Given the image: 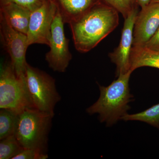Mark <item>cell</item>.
<instances>
[{
    "instance_id": "obj_15",
    "label": "cell",
    "mask_w": 159,
    "mask_h": 159,
    "mask_svg": "<svg viewBox=\"0 0 159 159\" xmlns=\"http://www.w3.org/2000/svg\"><path fill=\"white\" fill-rule=\"evenodd\" d=\"M18 115L8 110L0 111V140L15 135Z\"/></svg>"
},
{
    "instance_id": "obj_9",
    "label": "cell",
    "mask_w": 159,
    "mask_h": 159,
    "mask_svg": "<svg viewBox=\"0 0 159 159\" xmlns=\"http://www.w3.org/2000/svg\"><path fill=\"white\" fill-rule=\"evenodd\" d=\"M138 13L135 6L131 9L125 19L119 45L109 54L111 61L116 66V77L131 70L130 55L133 45L134 28Z\"/></svg>"
},
{
    "instance_id": "obj_11",
    "label": "cell",
    "mask_w": 159,
    "mask_h": 159,
    "mask_svg": "<svg viewBox=\"0 0 159 159\" xmlns=\"http://www.w3.org/2000/svg\"><path fill=\"white\" fill-rule=\"evenodd\" d=\"M31 11L12 3L4 4L1 14L13 29L27 34Z\"/></svg>"
},
{
    "instance_id": "obj_10",
    "label": "cell",
    "mask_w": 159,
    "mask_h": 159,
    "mask_svg": "<svg viewBox=\"0 0 159 159\" xmlns=\"http://www.w3.org/2000/svg\"><path fill=\"white\" fill-rule=\"evenodd\" d=\"M159 27V3H151L137 15L133 31V47H143Z\"/></svg>"
},
{
    "instance_id": "obj_23",
    "label": "cell",
    "mask_w": 159,
    "mask_h": 159,
    "mask_svg": "<svg viewBox=\"0 0 159 159\" xmlns=\"http://www.w3.org/2000/svg\"><path fill=\"white\" fill-rule=\"evenodd\" d=\"M151 3H159V0H152Z\"/></svg>"
},
{
    "instance_id": "obj_21",
    "label": "cell",
    "mask_w": 159,
    "mask_h": 159,
    "mask_svg": "<svg viewBox=\"0 0 159 159\" xmlns=\"http://www.w3.org/2000/svg\"><path fill=\"white\" fill-rule=\"evenodd\" d=\"M135 1L142 9L150 4L152 0H135Z\"/></svg>"
},
{
    "instance_id": "obj_20",
    "label": "cell",
    "mask_w": 159,
    "mask_h": 159,
    "mask_svg": "<svg viewBox=\"0 0 159 159\" xmlns=\"http://www.w3.org/2000/svg\"><path fill=\"white\" fill-rule=\"evenodd\" d=\"M144 47L155 51H159V27L153 37L146 43Z\"/></svg>"
},
{
    "instance_id": "obj_7",
    "label": "cell",
    "mask_w": 159,
    "mask_h": 159,
    "mask_svg": "<svg viewBox=\"0 0 159 159\" xmlns=\"http://www.w3.org/2000/svg\"><path fill=\"white\" fill-rule=\"evenodd\" d=\"M0 34L3 45L8 52L11 65L19 77H25L28 63L26 54L29 47L26 34L13 29L0 15Z\"/></svg>"
},
{
    "instance_id": "obj_1",
    "label": "cell",
    "mask_w": 159,
    "mask_h": 159,
    "mask_svg": "<svg viewBox=\"0 0 159 159\" xmlns=\"http://www.w3.org/2000/svg\"><path fill=\"white\" fill-rule=\"evenodd\" d=\"M119 12L107 5H94L70 24L75 48L87 53L117 28Z\"/></svg>"
},
{
    "instance_id": "obj_4",
    "label": "cell",
    "mask_w": 159,
    "mask_h": 159,
    "mask_svg": "<svg viewBox=\"0 0 159 159\" xmlns=\"http://www.w3.org/2000/svg\"><path fill=\"white\" fill-rule=\"evenodd\" d=\"M0 108L18 115L35 108L30 97L25 77H19L10 62H2L0 68Z\"/></svg>"
},
{
    "instance_id": "obj_13",
    "label": "cell",
    "mask_w": 159,
    "mask_h": 159,
    "mask_svg": "<svg viewBox=\"0 0 159 159\" xmlns=\"http://www.w3.org/2000/svg\"><path fill=\"white\" fill-rule=\"evenodd\" d=\"M64 22L69 23L86 12L95 5L94 0H59Z\"/></svg>"
},
{
    "instance_id": "obj_17",
    "label": "cell",
    "mask_w": 159,
    "mask_h": 159,
    "mask_svg": "<svg viewBox=\"0 0 159 159\" xmlns=\"http://www.w3.org/2000/svg\"><path fill=\"white\" fill-rule=\"evenodd\" d=\"M48 158L47 153L31 148H23L22 150L12 159H46Z\"/></svg>"
},
{
    "instance_id": "obj_3",
    "label": "cell",
    "mask_w": 159,
    "mask_h": 159,
    "mask_svg": "<svg viewBox=\"0 0 159 159\" xmlns=\"http://www.w3.org/2000/svg\"><path fill=\"white\" fill-rule=\"evenodd\" d=\"M53 117L35 108L28 109L19 114L15 136L21 146L47 153Z\"/></svg>"
},
{
    "instance_id": "obj_18",
    "label": "cell",
    "mask_w": 159,
    "mask_h": 159,
    "mask_svg": "<svg viewBox=\"0 0 159 159\" xmlns=\"http://www.w3.org/2000/svg\"><path fill=\"white\" fill-rule=\"evenodd\" d=\"M45 0H4V4L12 3L32 11L39 7Z\"/></svg>"
},
{
    "instance_id": "obj_5",
    "label": "cell",
    "mask_w": 159,
    "mask_h": 159,
    "mask_svg": "<svg viewBox=\"0 0 159 159\" xmlns=\"http://www.w3.org/2000/svg\"><path fill=\"white\" fill-rule=\"evenodd\" d=\"M25 80L27 88L35 109L54 116L55 105L61 99L55 80L48 74L28 64Z\"/></svg>"
},
{
    "instance_id": "obj_2",
    "label": "cell",
    "mask_w": 159,
    "mask_h": 159,
    "mask_svg": "<svg viewBox=\"0 0 159 159\" xmlns=\"http://www.w3.org/2000/svg\"><path fill=\"white\" fill-rule=\"evenodd\" d=\"M132 72L130 70L119 74L118 79L107 86L99 85V98L87 109V113L90 115L99 114L100 122H105L107 126L113 125L121 119L130 108L129 103L133 98L129 84Z\"/></svg>"
},
{
    "instance_id": "obj_19",
    "label": "cell",
    "mask_w": 159,
    "mask_h": 159,
    "mask_svg": "<svg viewBox=\"0 0 159 159\" xmlns=\"http://www.w3.org/2000/svg\"><path fill=\"white\" fill-rule=\"evenodd\" d=\"M106 4L116 9L122 14L124 19L128 16L131 9L126 5L123 0H102Z\"/></svg>"
},
{
    "instance_id": "obj_24",
    "label": "cell",
    "mask_w": 159,
    "mask_h": 159,
    "mask_svg": "<svg viewBox=\"0 0 159 159\" xmlns=\"http://www.w3.org/2000/svg\"><path fill=\"white\" fill-rule=\"evenodd\" d=\"M158 128L159 129V125L158 127Z\"/></svg>"
},
{
    "instance_id": "obj_14",
    "label": "cell",
    "mask_w": 159,
    "mask_h": 159,
    "mask_svg": "<svg viewBox=\"0 0 159 159\" xmlns=\"http://www.w3.org/2000/svg\"><path fill=\"white\" fill-rule=\"evenodd\" d=\"M124 121H139L146 122L149 125L158 127L159 125V103L146 110L136 114H126L121 118Z\"/></svg>"
},
{
    "instance_id": "obj_22",
    "label": "cell",
    "mask_w": 159,
    "mask_h": 159,
    "mask_svg": "<svg viewBox=\"0 0 159 159\" xmlns=\"http://www.w3.org/2000/svg\"><path fill=\"white\" fill-rule=\"evenodd\" d=\"M125 2L126 5L129 7V9H131L133 8L134 7V4L135 0H123Z\"/></svg>"
},
{
    "instance_id": "obj_12",
    "label": "cell",
    "mask_w": 159,
    "mask_h": 159,
    "mask_svg": "<svg viewBox=\"0 0 159 159\" xmlns=\"http://www.w3.org/2000/svg\"><path fill=\"white\" fill-rule=\"evenodd\" d=\"M159 69V51L146 47H133L130 55V70L133 72L142 67Z\"/></svg>"
},
{
    "instance_id": "obj_6",
    "label": "cell",
    "mask_w": 159,
    "mask_h": 159,
    "mask_svg": "<svg viewBox=\"0 0 159 159\" xmlns=\"http://www.w3.org/2000/svg\"><path fill=\"white\" fill-rule=\"evenodd\" d=\"M63 20L57 7L51 26L50 50L45 58L50 68L55 72L64 73L72 58L69 50V39L66 38Z\"/></svg>"
},
{
    "instance_id": "obj_8",
    "label": "cell",
    "mask_w": 159,
    "mask_h": 159,
    "mask_svg": "<svg viewBox=\"0 0 159 159\" xmlns=\"http://www.w3.org/2000/svg\"><path fill=\"white\" fill-rule=\"evenodd\" d=\"M57 9V6L51 0H48L31 11L26 34L29 46L34 44L49 45L51 26Z\"/></svg>"
},
{
    "instance_id": "obj_16",
    "label": "cell",
    "mask_w": 159,
    "mask_h": 159,
    "mask_svg": "<svg viewBox=\"0 0 159 159\" xmlns=\"http://www.w3.org/2000/svg\"><path fill=\"white\" fill-rule=\"evenodd\" d=\"M23 149L15 135L0 142V159H12Z\"/></svg>"
}]
</instances>
